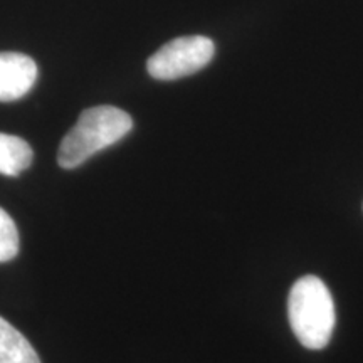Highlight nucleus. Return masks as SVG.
I'll use <instances>...</instances> for the list:
<instances>
[{
  "instance_id": "nucleus-1",
  "label": "nucleus",
  "mask_w": 363,
  "mask_h": 363,
  "mask_svg": "<svg viewBox=\"0 0 363 363\" xmlns=\"http://www.w3.org/2000/svg\"><path fill=\"white\" fill-rule=\"evenodd\" d=\"M288 318L294 337L310 350L330 343L337 323L333 296L318 276H303L293 284L288 298Z\"/></svg>"
},
{
  "instance_id": "nucleus-2",
  "label": "nucleus",
  "mask_w": 363,
  "mask_h": 363,
  "mask_svg": "<svg viewBox=\"0 0 363 363\" xmlns=\"http://www.w3.org/2000/svg\"><path fill=\"white\" fill-rule=\"evenodd\" d=\"M133 128L128 113L115 106H94L81 113L78 123L62 138L57 163L62 169H76L99 150L120 142Z\"/></svg>"
},
{
  "instance_id": "nucleus-3",
  "label": "nucleus",
  "mask_w": 363,
  "mask_h": 363,
  "mask_svg": "<svg viewBox=\"0 0 363 363\" xmlns=\"http://www.w3.org/2000/svg\"><path fill=\"white\" fill-rule=\"evenodd\" d=\"M214 43L203 35L177 38L148 59L147 69L155 79H180L206 67L214 57Z\"/></svg>"
},
{
  "instance_id": "nucleus-4",
  "label": "nucleus",
  "mask_w": 363,
  "mask_h": 363,
  "mask_svg": "<svg viewBox=\"0 0 363 363\" xmlns=\"http://www.w3.org/2000/svg\"><path fill=\"white\" fill-rule=\"evenodd\" d=\"M38 79L34 59L21 52H0V101L26 96Z\"/></svg>"
},
{
  "instance_id": "nucleus-5",
  "label": "nucleus",
  "mask_w": 363,
  "mask_h": 363,
  "mask_svg": "<svg viewBox=\"0 0 363 363\" xmlns=\"http://www.w3.org/2000/svg\"><path fill=\"white\" fill-rule=\"evenodd\" d=\"M0 363H40L38 352L19 330L0 316Z\"/></svg>"
},
{
  "instance_id": "nucleus-6",
  "label": "nucleus",
  "mask_w": 363,
  "mask_h": 363,
  "mask_svg": "<svg viewBox=\"0 0 363 363\" xmlns=\"http://www.w3.org/2000/svg\"><path fill=\"white\" fill-rule=\"evenodd\" d=\"M34 153L30 145L19 136L0 133V174L17 177L29 169Z\"/></svg>"
},
{
  "instance_id": "nucleus-7",
  "label": "nucleus",
  "mask_w": 363,
  "mask_h": 363,
  "mask_svg": "<svg viewBox=\"0 0 363 363\" xmlns=\"http://www.w3.org/2000/svg\"><path fill=\"white\" fill-rule=\"evenodd\" d=\"M19 252V233L12 217L0 207V262L13 259Z\"/></svg>"
}]
</instances>
